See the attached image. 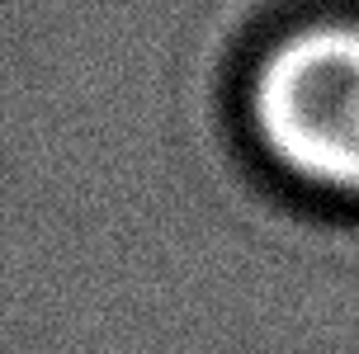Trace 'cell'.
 I'll use <instances>...</instances> for the list:
<instances>
[{
  "label": "cell",
  "mask_w": 359,
  "mask_h": 354,
  "mask_svg": "<svg viewBox=\"0 0 359 354\" xmlns=\"http://www.w3.org/2000/svg\"><path fill=\"white\" fill-rule=\"evenodd\" d=\"M265 161L303 189L359 198V24H303L251 76Z\"/></svg>",
  "instance_id": "obj_1"
}]
</instances>
